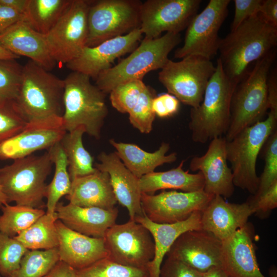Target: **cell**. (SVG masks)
<instances>
[{
	"label": "cell",
	"instance_id": "cell-1",
	"mask_svg": "<svg viewBox=\"0 0 277 277\" xmlns=\"http://www.w3.org/2000/svg\"><path fill=\"white\" fill-rule=\"evenodd\" d=\"M276 44L277 26L259 13L249 17L221 39L219 59L224 72L237 85L249 65L274 50Z\"/></svg>",
	"mask_w": 277,
	"mask_h": 277
},
{
	"label": "cell",
	"instance_id": "cell-2",
	"mask_svg": "<svg viewBox=\"0 0 277 277\" xmlns=\"http://www.w3.org/2000/svg\"><path fill=\"white\" fill-rule=\"evenodd\" d=\"M200 105L191 108L189 128L192 141L204 144L225 134L229 125L230 106L236 86L225 75L220 60Z\"/></svg>",
	"mask_w": 277,
	"mask_h": 277
},
{
	"label": "cell",
	"instance_id": "cell-3",
	"mask_svg": "<svg viewBox=\"0 0 277 277\" xmlns=\"http://www.w3.org/2000/svg\"><path fill=\"white\" fill-rule=\"evenodd\" d=\"M275 55L274 49L256 61L236 86L231 97L229 125L224 136L226 141L262 121L269 109L267 82Z\"/></svg>",
	"mask_w": 277,
	"mask_h": 277
},
{
	"label": "cell",
	"instance_id": "cell-4",
	"mask_svg": "<svg viewBox=\"0 0 277 277\" xmlns=\"http://www.w3.org/2000/svg\"><path fill=\"white\" fill-rule=\"evenodd\" d=\"M90 77L72 71L64 80L63 123L67 132L83 126L89 135L98 139L108 114L106 94Z\"/></svg>",
	"mask_w": 277,
	"mask_h": 277
},
{
	"label": "cell",
	"instance_id": "cell-5",
	"mask_svg": "<svg viewBox=\"0 0 277 277\" xmlns=\"http://www.w3.org/2000/svg\"><path fill=\"white\" fill-rule=\"evenodd\" d=\"M64 87V80L30 60L23 66L22 82L13 105L27 122L62 116Z\"/></svg>",
	"mask_w": 277,
	"mask_h": 277
},
{
	"label": "cell",
	"instance_id": "cell-6",
	"mask_svg": "<svg viewBox=\"0 0 277 277\" xmlns=\"http://www.w3.org/2000/svg\"><path fill=\"white\" fill-rule=\"evenodd\" d=\"M53 165L50 152L13 160L0 168V185L7 203L43 209L46 206L45 181Z\"/></svg>",
	"mask_w": 277,
	"mask_h": 277
},
{
	"label": "cell",
	"instance_id": "cell-7",
	"mask_svg": "<svg viewBox=\"0 0 277 277\" xmlns=\"http://www.w3.org/2000/svg\"><path fill=\"white\" fill-rule=\"evenodd\" d=\"M181 40L180 33L173 32L154 39L144 38L128 56L100 73L95 85L107 94L122 83L142 80L150 71L163 68L169 54Z\"/></svg>",
	"mask_w": 277,
	"mask_h": 277
},
{
	"label": "cell",
	"instance_id": "cell-8",
	"mask_svg": "<svg viewBox=\"0 0 277 277\" xmlns=\"http://www.w3.org/2000/svg\"><path fill=\"white\" fill-rule=\"evenodd\" d=\"M277 114L269 111L267 117L239 132L226 142L227 161L230 163L234 186L254 195L259 177L256 160L268 138L276 130Z\"/></svg>",
	"mask_w": 277,
	"mask_h": 277
},
{
	"label": "cell",
	"instance_id": "cell-9",
	"mask_svg": "<svg viewBox=\"0 0 277 277\" xmlns=\"http://www.w3.org/2000/svg\"><path fill=\"white\" fill-rule=\"evenodd\" d=\"M215 69L211 60L200 56L189 55L179 62L169 59L159 73V80L180 102L196 108Z\"/></svg>",
	"mask_w": 277,
	"mask_h": 277
},
{
	"label": "cell",
	"instance_id": "cell-10",
	"mask_svg": "<svg viewBox=\"0 0 277 277\" xmlns=\"http://www.w3.org/2000/svg\"><path fill=\"white\" fill-rule=\"evenodd\" d=\"M142 4L138 0L91 1L86 46H95L140 28Z\"/></svg>",
	"mask_w": 277,
	"mask_h": 277
},
{
	"label": "cell",
	"instance_id": "cell-11",
	"mask_svg": "<svg viewBox=\"0 0 277 277\" xmlns=\"http://www.w3.org/2000/svg\"><path fill=\"white\" fill-rule=\"evenodd\" d=\"M104 239L107 258L116 263L147 268L154 256L155 245L151 234L135 221L114 224L107 230Z\"/></svg>",
	"mask_w": 277,
	"mask_h": 277
},
{
	"label": "cell",
	"instance_id": "cell-12",
	"mask_svg": "<svg viewBox=\"0 0 277 277\" xmlns=\"http://www.w3.org/2000/svg\"><path fill=\"white\" fill-rule=\"evenodd\" d=\"M230 0H210L196 14L186 28L183 45L174 52V57L200 56L211 60L219 51L220 29L227 16Z\"/></svg>",
	"mask_w": 277,
	"mask_h": 277
},
{
	"label": "cell",
	"instance_id": "cell-13",
	"mask_svg": "<svg viewBox=\"0 0 277 277\" xmlns=\"http://www.w3.org/2000/svg\"><path fill=\"white\" fill-rule=\"evenodd\" d=\"M90 2L72 0L66 12L45 35L50 53L56 63L67 64L86 46Z\"/></svg>",
	"mask_w": 277,
	"mask_h": 277
},
{
	"label": "cell",
	"instance_id": "cell-14",
	"mask_svg": "<svg viewBox=\"0 0 277 277\" xmlns=\"http://www.w3.org/2000/svg\"><path fill=\"white\" fill-rule=\"evenodd\" d=\"M201 0H147L140 10V28L145 39L163 32L180 33L197 14Z\"/></svg>",
	"mask_w": 277,
	"mask_h": 277
},
{
	"label": "cell",
	"instance_id": "cell-15",
	"mask_svg": "<svg viewBox=\"0 0 277 277\" xmlns=\"http://www.w3.org/2000/svg\"><path fill=\"white\" fill-rule=\"evenodd\" d=\"M213 196L203 190L163 191L155 195L142 193L141 205L144 213L151 221L172 224L184 221L193 213L202 211Z\"/></svg>",
	"mask_w": 277,
	"mask_h": 277
},
{
	"label": "cell",
	"instance_id": "cell-16",
	"mask_svg": "<svg viewBox=\"0 0 277 277\" xmlns=\"http://www.w3.org/2000/svg\"><path fill=\"white\" fill-rule=\"evenodd\" d=\"M67 133L62 116L53 115L29 121L17 134L0 144V160H15L49 149Z\"/></svg>",
	"mask_w": 277,
	"mask_h": 277
},
{
	"label": "cell",
	"instance_id": "cell-17",
	"mask_svg": "<svg viewBox=\"0 0 277 277\" xmlns=\"http://www.w3.org/2000/svg\"><path fill=\"white\" fill-rule=\"evenodd\" d=\"M222 241L211 233L202 229L191 230L178 236L166 255L205 273L222 267Z\"/></svg>",
	"mask_w": 277,
	"mask_h": 277
},
{
	"label": "cell",
	"instance_id": "cell-18",
	"mask_svg": "<svg viewBox=\"0 0 277 277\" xmlns=\"http://www.w3.org/2000/svg\"><path fill=\"white\" fill-rule=\"evenodd\" d=\"M143 35L138 28L127 34L105 41L95 46H85L76 57L66 64V67L72 71L95 80L100 73L111 68L116 58L133 51Z\"/></svg>",
	"mask_w": 277,
	"mask_h": 277
},
{
	"label": "cell",
	"instance_id": "cell-19",
	"mask_svg": "<svg viewBox=\"0 0 277 277\" xmlns=\"http://www.w3.org/2000/svg\"><path fill=\"white\" fill-rule=\"evenodd\" d=\"M226 142L223 136L211 140L204 154L192 157L189 168L202 174L205 192L229 198L233 195L235 186L232 171L228 165Z\"/></svg>",
	"mask_w": 277,
	"mask_h": 277
},
{
	"label": "cell",
	"instance_id": "cell-20",
	"mask_svg": "<svg viewBox=\"0 0 277 277\" xmlns=\"http://www.w3.org/2000/svg\"><path fill=\"white\" fill-rule=\"evenodd\" d=\"M254 233L252 225L247 222L222 242V268L231 277H266L257 261Z\"/></svg>",
	"mask_w": 277,
	"mask_h": 277
},
{
	"label": "cell",
	"instance_id": "cell-21",
	"mask_svg": "<svg viewBox=\"0 0 277 277\" xmlns=\"http://www.w3.org/2000/svg\"><path fill=\"white\" fill-rule=\"evenodd\" d=\"M55 225L60 261L80 270L107 256L104 238L80 233L68 228L58 219Z\"/></svg>",
	"mask_w": 277,
	"mask_h": 277
},
{
	"label": "cell",
	"instance_id": "cell-22",
	"mask_svg": "<svg viewBox=\"0 0 277 277\" xmlns=\"http://www.w3.org/2000/svg\"><path fill=\"white\" fill-rule=\"evenodd\" d=\"M97 159L99 163H95L94 167L108 173L117 201L127 209L130 220L134 221L136 215L144 213L139 179L126 167L115 152L110 153L102 152L98 155Z\"/></svg>",
	"mask_w": 277,
	"mask_h": 277
},
{
	"label": "cell",
	"instance_id": "cell-23",
	"mask_svg": "<svg viewBox=\"0 0 277 277\" xmlns=\"http://www.w3.org/2000/svg\"><path fill=\"white\" fill-rule=\"evenodd\" d=\"M252 214L246 202L231 203L214 195L201 211V229L223 242L246 224Z\"/></svg>",
	"mask_w": 277,
	"mask_h": 277
},
{
	"label": "cell",
	"instance_id": "cell-24",
	"mask_svg": "<svg viewBox=\"0 0 277 277\" xmlns=\"http://www.w3.org/2000/svg\"><path fill=\"white\" fill-rule=\"evenodd\" d=\"M0 45L18 56L29 58L48 71L52 69L56 63L50 53L45 35L35 31L23 20L0 34Z\"/></svg>",
	"mask_w": 277,
	"mask_h": 277
},
{
	"label": "cell",
	"instance_id": "cell-25",
	"mask_svg": "<svg viewBox=\"0 0 277 277\" xmlns=\"http://www.w3.org/2000/svg\"><path fill=\"white\" fill-rule=\"evenodd\" d=\"M55 212L58 220L70 229L88 236L104 238L107 230L116 224L118 210L116 207L106 210L58 202Z\"/></svg>",
	"mask_w": 277,
	"mask_h": 277
},
{
	"label": "cell",
	"instance_id": "cell-26",
	"mask_svg": "<svg viewBox=\"0 0 277 277\" xmlns=\"http://www.w3.org/2000/svg\"><path fill=\"white\" fill-rule=\"evenodd\" d=\"M201 211L193 213L187 220L172 224H159L149 220L143 213L136 215L134 221L145 227L150 232L155 245V254L147 268L149 277H160V271L165 256L178 236L191 230L201 229Z\"/></svg>",
	"mask_w": 277,
	"mask_h": 277
},
{
	"label": "cell",
	"instance_id": "cell-27",
	"mask_svg": "<svg viewBox=\"0 0 277 277\" xmlns=\"http://www.w3.org/2000/svg\"><path fill=\"white\" fill-rule=\"evenodd\" d=\"M66 198L69 203L76 206L106 210L113 209L117 202L108 173L98 169L93 173L72 180Z\"/></svg>",
	"mask_w": 277,
	"mask_h": 277
},
{
	"label": "cell",
	"instance_id": "cell-28",
	"mask_svg": "<svg viewBox=\"0 0 277 277\" xmlns=\"http://www.w3.org/2000/svg\"><path fill=\"white\" fill-rule=\"evenodd\" d=\"M109 143L126 167L138 179L154 172L161 165L177 160L175 152L166 155L170 148L167 143L163 142L153 152H147L135 144L117 142L113 139L110 140Z\"/></svg>",
	"mask_w": 277,
	"mask_h": 277
},
{
	"label": "cell",
	"instance_id": "cell-29",
	"mask_svg": "<svg viewBox=\"0 0 277 277\" xmlns=\"http://www.w3.org/2000/svg\"><path fill=\"white\" fill-rule=\"evenodd\" d=\"M183 160L175 168L163 172H153L139 179V186L142 193L153 194L160 190L179 189L183 192L203 190L204 179L200 172L190 173L183 169Z\"/></svg>",
	"mask_w": 277,
	"mask_h": 277
},
{
	"label": "cell",
	"instance_id": "cell-30",
	"mask_svg": "<svg viewBox=\"0 0 277 277\" xmlns=\"http://www.w3.org/2000/svg\"><path fill=\"white\" fill-rule=\"evenodd\" d=\"M72 0H28L23 20L46 35L71 4Z\"/></svg>",
	"mask_w": 277,
	"mask_h": 277
},
{
	"label": "cell",
	"instance_id": "cell-31",
	"mask_svg": "<svg viewBox=\"0 0 277 277\" xmlns=\"http://www.w3.org/2000/svg\"><path fill=\"white\" fill-rule=\"evenodd\" d=\"M84 133H86L85 128L79 126L67 132L60 142L67 158L71 181L93 173L97 170L93 166V157L83 145Z\"/></svg>",
	"mask_w": 277,
	"mask_h": 277
},
{
	"label": "cell",
	"instance_id": "cell-32",
	"mask_svg": "<svg viewBox=\"0 0 277 277\" xmlns=\"http://www.w3.org/2000/svg\"><path fill=\"white\" fill-rule=\"evenodd\" d=\"M56 213H45L29 228L14 237L28 250H48L57 248Z\"/></svg>",
	"mask_w": 277,
	"mask_h": 277
},
{
	"label": "cell",
	"instance_id": "cell-33",
	"mask_svg": "<svg viewBox=\"0 0 277 277\" xmlns=\"http://www.w3.org/2000/svg\"><path fill=\"white\" fill-rule=\"evenodd\" d=\"M51 159L55 166L52 180L47 186V213L53 214L60 199L67 195L70 190L71 180L68 172V164L60 143L50 148Z\"/></svg>",
	"mask_w": 277,
	"mask_h": 277
},
{
	"label": "cell",
	"instance_id": "cell-34",
	"mask_svg": "<svg viewBox=\"0 0 277 277\" xmlns=\"http://www.w3.org/2000/svg\"><path fill=\"white\" fill-rule=\"evenodd\" d=\"M0 215V232L15 237L29 228L45 214L43 209L9 204L2 207Z\"/></svg>",
	"mask_w": 277,
	"mask_h": 277
},
{
	"label": "cell",
	"instance_id": "cell-35",
	"mask_svg": "<svg viewBox=\"0 0 277 277\" xmlns=\"http://www.w3.org/2000/svg\"><path fill=\"white\" fill-rule=\"evenodd\" d=\"M60 261L57 248L28 250L19 268L9 277H44Z\"/></svg>",
	"mask_w": 277,
	"mask_h": 277
},
{
	"label": "cell",
	"instance_id": "cell-36",
	"mask_svg": "<svg viewBox=\"0 0 277 277\" xmlns=\"http://www.w3.org/2000/svg\"><path fill=\"white\" fill-rule=\"evenodd\" d=\"M23 66L14 59H0V106L12 104L16 100L22 82Z\"/></svg>",
	"mask_w": 277,
	"mask_h": 277
},
{
	"label": "cell",
	"instance_id": "cell-37",
	"mask_svg": "<svg viewBox=\"0 0 277 277\" xmlns=\"http://www.w3.org/2000/svg\"><path fill=\"white\" fill-rule=\"evenodd\" d=\"M77 272L79 277H149L147 268L126 266L107 257Z\"/></svg>",
	"mask_w": 277,
	"mask_h": 277
},
{
	"label": "cell",
	"instance_id": "cell-38",
	"mask_svg": "<svg viewBox=\"0 0 277 277\" xmlns=\"http://www.w3.org/2000/svg\"><path fill=\"white\" fill-rule=\"evenodd\" d=\"M155 96V91L146 85L136 104L128 113L131 124L142 133L147 134L152 130L156 115L152 103Z\"/></svg>",
	"mask_w": 277,
	"mask_h": 277
},
{
	"label": "cell",
	"instance_id": "cell-39",
	"mask_svg": "<svg viewBox=\"0 0 277 277\" xmlns=\"http://www.w3.org/2000/svg\"><path fill=\"white\" fill-rule=\"evenodd\" d=\"M28 250L15 238L0 232V275L10 276L19 268L21 261Z\"/></svg>",
	"mask_w": 277,
	"mask_h": 277
},
{
	"label": "cell",
	"instance_id": "cell-40",
	"mask_svg": "<svg viewBox=\"0 0 277 277\" xmlns=\"http://www.w3.org/2000/svg\"><path fill=\"white\" fill-rule=\"evenodd\" d=\"M145 86L142 80L131 81L117 85L109 93L112 106L121 113H129Z\"/></svg>",
	"mask_w": 277,
	"mask_h": 277
},
{
	"label": "cell",
	"instance_id": "cell-41",
	"mask_svg": "<svg viewBox=\"0 0 277 277\" xmlns=\"http://www.w3.org/2000/svg\"><path fill=\"white\" fill-rule=\"evenodd\" d=\"M262 149L265 165L259 177L257 191L252 195L253 197L262 194L277 181V130L268 138Z\"/></svg>",
	"mask_w": 277,
	"mask_h": 277
},
{
	"label": "cell",
	"instance_id": "cell-42",
	"mask_svg": "<svg viewBox=\"0 0 277 277\" xmlns=\"http://www.w3.org/2000/svg\"><path fill=\"white\" fill-rule=\"evenodd\" d=\"M27 123L15 109L13 103L0 106V144L19 133Z\"/></svg>",
	"mask_w": 277,
	"mask_h": 277
},
{
	"label": "cell",
	"instance_id": "cell-43",
	"mask_svg": "<svg viewBox=\"0 0 277 277\" xmlns=\"http://www.w3.org/2000/svg\"><path fill=\"white\" fill-rule=\"evenodd\" d=\"M253 214L265 219L277 207V181L262 194L257 197H250L246 202Z\"/></svg>",
	"mask_w": 277,
	"mask_h": 277
},
{
	"label": "cell",
	"instance_id": "cell-44",
	"mask_svg": "<svg viewBox=\"0 0 277 277\" xmlns=\"http://www.w3.org/2000/svg\"><path fill=\"white\" fill-rule=\"evenodd\" d=\"M204 274L180 261L168 258L163 262L160 271V277H203Z\"/></svg>",
	"mask_w": 277,
	"mask_h": 277
},
{
	"label": "cell",
	"instance_id": "cell-45",
	"mask_svg": "<svg viewBox=\"0 0 277 277\" xmlns=\"http://www.w3.org/2000/svg\"><path fill=\"white\" fill-rule=\"evenodd\" d=\"M262 2V0H234V15L231 31L249 17L259 13Z\"/></svg>",
	"mask_w": 277,
	"mask_h": 277
},
{
	"label": "cell",
	"instance_id": "cell-46",
	"mask_svg": "<svg viewBox=\"0 0 277 277\" xmlns=\"http://www.w3.org/2000/svg\"><path fill=\"white\" fill-rule=\"evenodd\" d=\"M152 107L154 113L159 117H168L177 112L180 101L169 93H162L154 97Z\"/></svg>",
	"mask_w": 277,
	"mask_h": 277
},
{
	"label": "cell",
	"instance_id": "cell-47",
	"mask_svg": "<svg viewBox=\"0 0 277 277\" xmlns=\"http://www.w3.org/2000/svg\"><path fill=\"white\" fill-rule=\"evenodd\" d=\"M23 14L9 7L0 4V34L23 20Z\"/></svg>",
	"mask_w": 277,
	"mask_h": 277
},
{
	"label": "cell",
	"instance_id": "cell-48",
	"mask_svg": "<svg viewBox=\"0 0 277 277\" xmlns=\"http://www.w3.org/2000/svg\"><path fill=\"white\" fill-rule=\"evenodd\" d=\"M259 13L269 23L277 26L276 0H262Z\"/></svg>",
	"mask_w": 277,
	"mask_h": 277
},
{
	"label": "cell",
	"instance_id": "cell-49",
	"mask_svg": "<svg viewBox=\"0 0 277 277\" xmlns=\"http://www.w3.org/2000/svg\"><path fill=\"white\" fill-rule=\"evenodd\" d=\"M44 277H79L77 270L59 261L51 270Z\"/></svg>",
	"mask_w": 277,
	"mask_h": 277
},
{
	"label": "cell",
	"instance_id": "cell-50",
	"mask_svg": "<svg viewBox=\"0 0 277 277\" xmlns=\"http://www.w3.org/2000/svg\"><path fill=\"white\" fill-rule=\"evenodd\" d=\"M267 93L269 109L277 114V80L275 73L268 77Z\"/></svg>",
	"mask_w": 277,
	"mask_h": 277
},
{
	"label": "cell",
	"instance_id": "cell-51",
	"mask_svg": "<svg viewBox=\"0 0 277 277\" xmlns=\"http://www.w3.org/2000/svg\"><path fill=\"white\" fill-rule=\"evenodd\" d=\"M27 2L28 0H0V4L12 8L23 15Z\"/></svg>",
	"mask_w": 277,
	"mask_h": 277
},
{
	"label": "cell",
	"instance_id": "cell-52",
	"mask_svg": "<svg viewBox=\"0 0 277 277\" xmlns=\"http://www.w3.org/2000/svg\"><path fill=\"white\" fill-rule=\"evenodd\" d=\"M203 277H231L222 267H214L205 273Z\"/></svg>",
	"mask_w": 277,
	"mask_h": 277
},
{
	"label": "cell",
	"instance_id": "cell-53",
	"mask_svg": "<svg viewBox=\"0 0 277 277\" xmlns=\"http://www.w3.org/2000/svg\"><path fill=\"white\" fill-rule=\"evenodd\" d=\"M19 56L14 54L0 45V59L2 60H16Z\"/></svg>",
	"mask_w": 277,
	"mask_h": 277
},
{
	"label": "cell",
	"instance_id": "cell-54",
	"mask_svg": "<svg viewBox=\"0 0 277 277\" xmlns=\"http://www.w3.org/2000/svg\"><path fill=\"white\" fill-rule=\"evenodd\" d=\"M7 199L6 197V196L5 195L2 189V187L0 185V209H1V208L3 206L8 204Z\"/></svg>",
	"mask_w": 277,
	"mask_h": 277
},
{
	"label": "cell",
	"instance_id": "cell-55",
	"mask_svg": "<svg viewBox=\"0 0 277 277\" xmlns=\"http://www.w3.org/2000/svg\"><path fill=\"white\" fill-rule=\"evenodd\" d=\"M276 268L275 266H272L270 267L269 273L270 277H277Z\"/></svg>",
	"mask_w": 277,
	"mask_h": 277
},
{
	"label": "cell",
	"instance_id": "cell-56",
	"mask_svg": "<svg viewBox=\"0 0 277 277\" xmlns=\"http://www.w3.org/2000/svg\"><path fill=\"white\" fill-rule=\"evenodd\" d=\"M0 277H4V276H2V275H0Z\"/></svg>",
	"mask_w": 277,
	"mask_h": 277
}]
</instances>
